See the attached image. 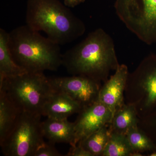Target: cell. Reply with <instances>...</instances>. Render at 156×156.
<instances>
[{"mask_svg":"<svg viewBox=\"0 0 156 156\" xmlns=\"http://www.w3.org/2000/svg\"><path fill=\"white\" fill-rule=\"evenodd\" d=\"M125 102L134 105L138 119L156 110V54H151L129 73L125 91Z\"/></svg>","mask_w":156,"mask_h":156,"instance_id":"5b68a950","label":"cell"},{"mask_svg":"<svg viewBox=\"0 0 156 156\" xmlns=\"http://www.w3.org/2000/svg\"><path fill=\"white\" fill-rule=\"evenodd\" d=\"M80 105L69 96L56 91L45 104L42 115L56 119H67L83 109Z\"/></svg>","mask_w":156,"mask_h":156,"instance_id":"7c38bea8","label":"cell"},{"mask_svg":"<svg viewBox=\"0 0 156 156\" xmlns=\"http://www.w3.org/2000/svg\"><path fill=\"white\" fill-rule=\"evenodd\" d=\"M54 144L45 141L39 146L34 156H61V154L54 147Z\"/></svg>","mask_w":156,"mask_h":156,"instance_id":"ffe728a7","label":"cell"},{"mask_svg":"<svg viewBox=\"0 0 156 156\" xmlns=\"http://www.w3.org/2000/svg\"><path fill=\"white\" fill-rule=\"evenodd\" d=\"M49 78L56 91L66 94L83 108L98 100L101 84L92 79L82 76Z\"/></svg>","mask_w":156,"mask_h":156,"instance_id":"ba28073f","label":"cell"},{"mask_svg":"<svg viewBox=\"0 0 156 156\" xmlns=\"http://www.w3.org/2000/svg\"><path fill=\"white\" fill-rule=\"evenodd\" d=\"M41 115L21 112L10 134L0 143L5 156H34L44 141Z\"/></svg>","mask_w":156,"mask_h":156,"instance_id":"52a82bcc","label":"cell"},{"mask_svg":"<svg viewBox=\"0 0 156 156\" xmlns=\"http://www.w3.org/2000/svg\"><path fill=\"white\" fill-rule=\"evenodd\" d=\"M138 126L150 138L156 147V110L139 119Z\"/></svg>","mask_w":156,"mask_h":156,"instance_id":"d6986e66","label":"cell"},{"mask_svg":"<svg viewBox=\"0 0 156 156\" xmlns=\"http://www.w3.org/2000/svg\"><path fill=\"white\" fill-rule=\"evenodd\" d=\"M144 156L141 154V153L138 152L133 151L131 154V156Z\"/></svg>","mask_w":156,"mask_h":156,"instance_id":"603a6c76","label":"cell"},{"mask_svg":"<svg viewBox=\"0 0 156 156\" xmlns=\"http://www.w3.org/2000/svg\"><path fill=\"white\" fill-rule=\"evenodd\" d=\"M138 121L135 106L125 103L115 112L110 124L111 131L126 135L131 128L138 126Z\"/></svg>","mask_w":156,"mask_h":156,"instance_id":"9a60e30c","label":"cell"},{"mask_svg":"<svg viewBox=\"0 0 156 156\" xmlns=\"http://www.w3.org/2000/svg\"><path fill=\"white\" fill-rule=\"evenodd\" d=\"M133 152L126 135L111 131L101 156H131Z\"/></svg>","mask_w":156,"mask_h":156,"instance_id":"e0dca14e","label":"cell"},{"mask_svg":"<svg viewBox=\"0 0 156 156\" xmlns=\"http://www.w3.org/2000/svg\"><path fill=\"white\" fill-rule=\"evenodd\" d=\"M2 91L21 112L42 115L45 104L56 92L44 73L26 72L0 80Z\"/></svg>","mask_w":156,"mask_h":156,"instance_id":"277c9868","label":"cell"},{"mask_svg":"<svg viewBox=\"0 0 156 156\" xmlns=\"http://www.w3.org/2000/svg\"><path fill=\"white\" fill-rule=\"evenodd\" d=\"M113 117L110 110L98 101L83 108L74 122L76 145L103 126L110 124Z\"/></svg>","mask_w":156,"mask_h":156,"instance_id":"9c48e42d","label":"cell"},{"mask_svg":"<svg viewBox=\"0 0 156 156\" xmlns=\"http://www.w3.org/2000/svg\"><path fill=\"white\" fill-rule=\"evenodd\" d=\"M128 74L127 66L120 64L114 75L101 88L98 101L107 107L113 116L125 103V91Z\"/></svg>","mask_w":156,"mask_h":156,"instance_id":"30bf717a","label":"cell"},{"mask_svg":"<svg viewBox=\"0 0 156 156\" xmlns=\"http://www.w3.org/2000/svg\"><path fill=\"white\" fill-rule=\"evenodd\" d=\"M126 135L133 151L151 152L156 150L151 140L138 126L131 128Z\"/></svg>","mask_w":156,"mask_h":156,"instance_id":"ac0fdd59","label":"cell"},{"mask_svg":"<svg viewBox=\"0 0 156 156\" xmlns=\"http://www.w3.org/2000/svg\"><path fill=\"white\" fill-rule=\"evenodd\" d=\"M117 16L127 28L147 45L156 42V0H116Z\"/></svg>","mask_w":156,"mask_h":156,"instance_id":"8992f818","label":"cell"},{"mask_svg":"<svg viewBox=\"0 0 156 156\" xmlns=\"http://www.w3.org/2000/svg\"><path fill=\"white\" fill-rule=\"evenodd\" d=\"M58 0H28L26 24L58 44L73 42L86 30L83 22Z\"/></svg>","mask_w":156,"mask_h":156,"instance_id":"3957f363","label":"cell"},{"mask_svg":"<svg viewBox=\"0 0 156 156\" xmlns=\"http://www.w3.org/2000/svg\"><path fill=\"white\" fill-rule=\"evenodd\" d=\"M42 133L44 138L52 143L69 144L71 146L76 145L74 122L67 119H56L48 118L42 122Z\"/></svg>","mask_w":156,"mask_h":156,"instance_id":"8fae6325","label":"cell"},{"mask_svg":"<svg viewBox=\"0 0 156 156\" xmlns=\"http://www.w3.org/2000/svg\"><path fill=\"white\" fill-rule=\"evenodd\" d=\"M149 156H156V150L150 152V154L148 155Z\"/></svg>","mask_w":156,"mask_h":156,"instance_id":"cb8c5ba5","label":"cell"},{"mask_svg":"<svg viewBox=\"0 0 156 156\" xmlns=\"http://www.w3.org/2000/svg\"><path fill=\"white\" fill-rule=\"evenodd\" d=\"M62 65L72 76H84L101 84L120 64L113 40L103 29L98 28L62 54Z\"/></svg>","mask_w":156,"mask_h":156,"instance_id":"6da1fadb","label":"cell"},{"mask_svg":"<svg viewBox=\"0 0 156 156\" xmlns=\"http://www.w3.org/2000/svg\"><path fill=\"white\" fill-rule=\"evenodd\" d=\"M21 112L5 93L0 91V143L10 134Z\"/></svg>","mask_w":156,"mask_h":156,"instance_id":"4fadbf2b","label":"cell"},{"mask_svg":"<svg viewBox=\"0 0 156 156\" xmlns=\"http://www.w3.org/2000/svg\"><path fill=\"white\" fill-rule=\"evenodd\" d=\"M9 33L0 29V80L26 73L14 61L9 45Z\"/></svg>","mask_w":156,"mask_h":156,"instance_id":"5bb4252c","label":"cell"},{"mask_svg":"<svg viewBox=\"0 0 156 156\" xmlns=\"http://www.w3.org/2000/svg\"><path fill=\"white\" fill-rule=\"evenodd\" d=\"M111 133L110 124H107L89 135L78 144L91 153L93 156H101L108 142Z\"/></svg>","mask_w":156,"mask_h":156,"instance_id":"2e32d148","label":"cell"},{"mask_svg":"<svg viewBox=\"0 0 156 156\" xmlns=\"http://www.w3.org/2000/svg\"><path fill=\"white\" fill-rule=\"evenodd\" d=\"M86 0H63L65 5L70 8H74L83 3Z\"/></svg>","mask_w":156,"mask_h":156,"instance_id":"7402d4cb","label":"cell"},{"mask_svg":"<svg viewBox=\"0 0 156 156\" xmlns=\"http://www.w3.org/2000/svg\"><path fill=\"white\" fill-rule=\"evenodd\" d=\"M66 156H93L91 153L84 148L81 145L77 144L71 146L69 152Z\"/></svg>","mask_w":156,"mask_h":156,"instance_id":"44dd1931","label":"cell"},{"mask_svg":"<svg viewBox=\"0 0 156 156\" xmlns=\"http://www.w3.org/2000/svg\"><path fill=\"white\" fill-rule=\"evenodd\" d=\"M9 45L14 61L27 72L54 71L62 65L59 45L27 24L9 33Z\"/></svg>","mask_w":156,"mask_h":156,"instance_id":"7a4b0ae2","label":"cell"}]
</instances>
